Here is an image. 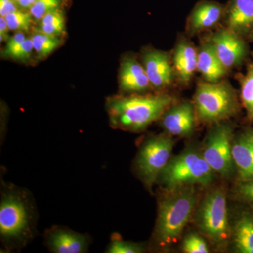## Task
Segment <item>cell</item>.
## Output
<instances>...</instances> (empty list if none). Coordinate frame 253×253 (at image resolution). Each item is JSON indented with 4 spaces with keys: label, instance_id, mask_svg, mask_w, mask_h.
Here are the masks:
<instances>
[{
    "label": "cell",
    "instance_id": "1",
    "mask_svg": "<svg viewBox=\"0 0 253 253\" xmlns=\"http://www.w3.org/2000/svg\"><path fill=\"white\" fill-rule=\"evenodd\" d=\"M176 103L172 95L131 94L110 97L106 102L111 126L124 131L139 132L162 117Z\"/></svg>",
    "mask_w": 253,
    "mask_h": 253
},
{
    "label": "cell",
    "instance_id": "2",
    "mask_svg": "<svg viewBox=\"0 0 253 253\" xmlns=\"http://www.w3.org/2000/svg\"><path fill=\"white\" fill-rule=\"evenodd\" d=\"M158 206L155 241L168 248L180 239L183 231L194 214L197 194L193 186H184L168 191Z\"/></svg>",
    "mask_w": 253,
    "mask_h": 253
},
{
    "label": "cell",
    "instance_id": "3",
    "mask_svg": "<svg viewBox=\"0 0 253 253\" xmlns=\"http://www.w3.org/2000/svg\"><path fill=\"white\" fill-rule=\"evenodd\" d=\"M193 104L197 121L212 126L235 117L241 111L236 89L223 79L217 83L200 80Z\"/></svg>",
    "mask_w": 253,
    "mask_h": 253
},
{
    "label": "cell",
    "instance_id": "4",
    "mask_svg": "<svg viewBox=\"0 0 253 253\" xmlns=\"http://www.w3.org/2000/svg\"><path fill=\"white\" fill-rule=\"evenodd\" d=\"M215 174L202 153L189 149L169 160L158 180L168 191L194 184L208 186L214 181Z\"/></svg>",
    "mask_w": 253,
    "mask_h": 253
},
{
    "label": "cell",
    "instance_id": "5",
    "mask_svg": "<svg viewBox=\"0 0 253 253\" xmlns=\"http://www.w3.org/2000/svg\"><path fill=\"white\" fill-rule=\"evenodd\" d=\"M195 223L201 234L214 246L223 248L231 238L226 194L216 188L204 196L195 213Z\"/></svg>",
    "mask_w": 253,
    "mask_h": 253
},
{
    "label": "cell",
    "instance_id": "6",
    "mask_svg": "<svg viewBox=\"0 0 253 253\" xmlns=\"http://www.w3.org/2000/svg\"><path fill=\"white\" fill-rule=\"evenodd\" d=\"M33 213L26 196L10 189L1 196L0 204V235L7 244L19 243L32 234Z\"/></svg>",
    "mask_w": 253,
    "mask_h": 253
},
{
    "label": "cell",
    "instance_id": "7",
    "mask_svg": "<svg viewBox=\"0 0 253 253\" xmlns=\"http://www.w3.org/2000/svg\"><path fill=\"white\" fill-rule=\"evenodd\" d=\"M173 146L174 141L167 133L151 136L141 146L136 159V171L150 189L171 159Z\"/></svg>",
    "mask_w": 253,
    "mask_h": 253
},
{
    "label": "cell",
    "instance_id": "8",
    "mask_svg": "<svg viewBox=\"0 0 253 253\" xmlns=\"http://www.w3.org/2000/svg\"><path fill=\"white\" fill-rule=\"evenodd\" d=\"M234 128L225 123L212 125L205 141L202 155L216 174L229 177L234 171Z\"/></svg>",
    "mask_w": 253,
    "mask_h": 253
},
{
    "label": "cell",
    "instance_id": "9",
    "mask_svg": "<svg viewBox=\"0 0 253 253\" xmlns=\"http://www.w3.org/2000/svg\"><path fill=\"white\" fill-rule=\"evenodd\" d=\"M208 41L214 46L218 57L228 70L239 66L247 56V44L244 37L227 27L213 33Z\"/></svg>",
    "mask_w": 253,
    "mask_h": 253
},
{
    "label": "cell",
    "instance_id": "10",
    "mask_svg": "<svg viewBox=\"0 0 253 253\" xmlns=\"http://www.w3.org/2000/svg\"><path fill=\"white\" fill-rule=\"evenodd\" d=\"M141 59L154 90L163 92L172 85L176 76L169 53L149 48L143 51Z\"/></svg>",
    "mask_w": 253,
    "mask_h": 253
},
{
    "label": "cell",
    "instance_id": "11",
    "mask_svg": "<svg viewBox=\"0 0 253 253\" xmlns=\"http://www.w3.org/2000/svg\"><path fill=\"white\" fill-rule=\"evenodd\" d=\"M160 120L169 135L189 136L194 132L197 118L193 102L183 101L171 106Z\"/></svg>",
    "mask_w": 253,
    "mask_h": 253
},
{
    "label": "cell",
    "instance_id": "12",
    "mask_svg": "<svg viewBox=\"0 0 253 253\" xmlns=\"http://www.w3.org/2000/svg\"><path fill=\"white\" fill-rule=\"evenodd\" d=\"M120 89L127 94H140L153 89L144 66L132 56L121 63L118 76Z\"/></svg>",
    "mask_w": 253,
    "mask_h": 253
},
{
    "label": "cell",
    "instance_id": "13",
    "mask_svg": "<svg viewBox=\"0 0 253 253\" xmlns=\"http://www.w3.org/2000/svg\"><path fill=\"white\" fill-rule=\"evenodd\" d=\"M176 77L183 85H187L197 71L198 50L189 41L182 38L176 43L172 56Z\"/></svg>",
    "mask_w": 253,
    "mask_h": 253
},
{
    "label": "cell",
    "instance_id": "14",
    "mask_svg": "<svg viewBox=\"0 0 253 253\" xmlns=\"http://www.w3.org/2000/svg\"><path fill=\"white\" fill-rule=\"evenodd\" d=\"M46 244L54 253H83L88 251L85 235L65 228H54L46 234Z\"/></svg>",
    "mask_w": 253,
    "mask_h": 253
},
{
    "label": "cell",
    "instance_id": "15",
    "mask_svg": "<svg viewBox=\"0 0 253 253\" xmlns=\"http://www.w3.org/2000/svg\"><path fill=\"white\" fill-rule=\"evenodd\" d=\"M224 14L221 5L204 1L195 6L186 23V32L194 36L200 32L214 27L219 23Z\"/></svg>",
    "mask_w": 253,
    "mask_h": 253
},
{
    "label": "cell",
    "instance_id": "16",
    "mask_svg": "<svg viewBox=\"0 0 253 253\" xmlns=\"http://www.w3.org/2000/svg\"><path fill=\"white\" fill-rule=\"evenodd\" d=\"M197 71L202 75L204 81L209 83L221 81L229 71L209 41L205 42L198 49Z\"/></svg>",
    "mask_w": 253,
    "mask_h": 253
},
{
    "label": "cell",
    "instance_id": "17",
    "mask_svg": "<svg viewBox=\"0 0 253 253\" xmlns=\"http://www.w3.org/2000/svg\"><path fill=\"white\" fill-rule=\"evenodd\" d=\"M226 27L242 37L253 31V0H232L226 13Z\"/></svg>",
    "mask_w": 253,
    "mask_h": 253
},
{
    "label": "cell",
    "instance_id": "18",
    "mask_svg": "<svg viewBox=\"0 0 253 253\" xmlns=\"http://www.w3.org/2000/svg\"><path fill=\"white\" fill-rule=\"evenodd\" d=\"M232 155L239 181L253 179V143L246 130L234 139Z\"/></svg>",
    "mask_w": 253,
    "mask_h": 253
},
{
    "label": "cell",
    "instance_id": "19",
    "mask_svg": "<svg viewBox=\"0 0 253 253\" xmlns=\"http://www.w3.org/2000/svg\"><path fill=\"white\" fill-rule=\"evenodd\" d=\"M234 250L240 253H253V211L244 212L231 228Z\"/></svg>",
    "mask_w": 253,
    "mask_h": 253
},
{
    "label": "cell",
    "instance_id": "20",
    "mask_svg": "<svg viewBox=\"0 0 253 253\" xmlns=\"http://www.w3.org/2000/svg\"><path fill=\"white\" fill-rule=\"evenodd\" d=\"M238 81L241 85V101L246 110V118L253 122V59L250 61L245 74H238Z\"/></svg>",
    "mask_w": 253,
    "mask_h": 253
},
{
    "label": "cell",
    "instance_id": "21",
    "mask_svg": "<svg viewBox=\"0 0 253 253\" xmlns=\"http://www.w3.org/2000/svg\"><path fill=\"white\" fill-rule=\"evenodd\" d=\"M35 52L38 59H44L62 45L63 40L61 37L50 36L36 31L31 37Z\"/></svg>",
    "mask_w": 253,
    "mask_h": 253
},
{
    "label": "cell",
    "instance_id": "22",
    "mask_svg": "<svg viewBox=\"0 0 253 253\" xmlns=\"http://www.w3.org/2000/svg\"><path fill=\"white\" fill-rule=\"evenodd\" d=\"M36 31L62 38L66 34V18L63 11L57 9L46 14L39 21Z\"/></svg>",
    "mask_w": 253,
    "mask_h": 253
},
{
    "label": "cell",
    "instance_id": "23",
    "mask_svg": "<svg viewBox=\"0 0 253 253\" xmlns=\"http://www.w3.org/2000/svg\"><path fill=\"white\" fill-rule=\"evenodd\" d=\"M34 51L31 38H27L16 45L11 47H4L1 51V56L20 62H26L31 59Z\"/></svg>",
    "mask_w": 253,
    "mask_h": 253
},
{
    "label": "cell",
    "instance_id": "24",
    "mask_svg": "<svg viewBox=\"0 0 253 253\" xmlns=\"http://www.w3.org/2000/svg\"><path fill=\"white\" fill-rule=\"evenodd\" d=\"M10 31L27 33L31 29L33 24V18L29 11L25 10H18L14 13L5 16Z\"/></svg>",
    "mask_w": 253,
    "mask_h": 253
},
{
    "label": "cell",
    "instance_id": "25",
    "mask_svg": "<svg viewBox=\"0 0 253 253\" xmlns=\"http://www.w3.org/2000/svg\"><path fill=\"white\" fill-rule=\"evenodd\" d=\"M61 4V0H37L36 2L30 8L29 12L33 19L39 21L46 14L60 9Z\"/></svg>",
    "mask_w": 253,
    "mask_h": 253
},
{
    "label": "cell",
    "instance_id": "26",
    "mask_svg": "<svg viewBox=\"0 0 253 253\" xmlns=\"http://www.w3.org/2000/svg\"><path fill=\"white\" fill-rule=\"evenodd\" d=\"M182 251L186 253H208L209 249L207 243L199 234L191 233L184 238Z\"/></svg>",
    "mask_w": 253,
    "mask_h": 253
},
{
    "label": "cell",
    "instance_id": "27",
    "mask_svg": "<svg viewBox=\"0 0 253 253\" xmlns=\"http://www.w3.org/2000/svg\"><path fill=\"white\" fill-rule=\"evenodd\" d=\"M234 194L236 200L249 206L253 211V179L239 181L234 188Z\"/></svg>",
    "mask_w": 253,
    "mask_h": 253
},
{
    "label": "cell",
    "instance_id": "28",
    "mask_svg": "<svg viewBox=\"0 0 253 253\" xmlns=\"http://www.w3.org/2000/svg\"><path fill=\"white\" fill-rule=\"evenodd\" d=\"M144 252L142 245L136 243L116 239L109 244L106 253H141Z\"/></svg>",
    "mask_w": 253,
    "mask_h": 253
},
{
    "label": "cell",
    "instance_id": "29",
    "mask_svg": "<svg viewBox=\"0 0 253 253\" xmlns=\"http://www.w3.org/2000/svg\"><path fill=\"white\" fill-rule=\"evenodd\" d=\"M14 0H0V16H5L19 10Z\"/></svg>",
    "mask_w": 253,
    "mask_h": 253
},
{
    "label": "cell",
    "instance_id": "30",
    "mask_svg": "<svg viewBox=\"0 0 253 253\" xmlns=\"http://www.w3.org/2000/svg\"><path fill=\"white\" fill-rule=\"evenodd\" d=\"M10 31L7 22L4 16H0V41L6 42L9 38V31Z\"/></svg>",
    "mask_w": 253,
    "mask_h": 253
},
{
    "label": "cell",
    "instance_id": "31",
    "mask_svg": "<svg viewBox=\"0 0 253 253\" xmlns=\"http://www.w3.org/2000/svg\"><path fill=\"white\" fill-rule=\"evenodd\" d=\"M37 0H14L18 8L21 10L30 9V8L36 2Z\"/></svg>",
    "mask_w": 253,
    "mask_h": 253
},
{
    "label": "cell",
    "instance_id": "32",
    "mask_svg": "<svg viewBox=\"0 0 253 253\" xmlns=\"http://www.w3.org/2000/svg\"><path fill=\"white\" fill-rule=\"evenodd\" d=\"M246 131H247L248 134H249L250 138H251L253 143V129H248Z\"/></svg>",
    "mask_w": 253,
    "mask_h": 253
},
{
    "label": "cell",
    "instance_id": "33",
    "mask_svg": "<svg viewBox=\"0 0 253 253\" xmlns=\"http://www.w3.org/2000/svg\"><path fill=\"white\" fill-rule=\"evenodd\" d=\"M248 38H249L250 41H253V31L251 32V33H250V35L249 36H248Z\"/></svg>",
    "mask_w": 253,
    "mask_h": 253
}]
</instances>
